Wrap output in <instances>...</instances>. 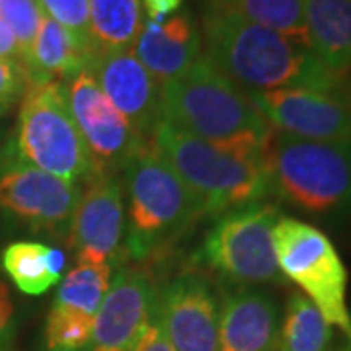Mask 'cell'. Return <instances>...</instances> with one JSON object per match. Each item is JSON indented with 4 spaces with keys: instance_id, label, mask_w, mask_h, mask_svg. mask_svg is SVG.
Masks as SVG:
<instances>
[{
    "instance_id": "1",
    "label": "cell",
    "mask_w": 351,
    "mask_h": 351,
    "mask_svg": "<svg viewBox=\"0 0 351 351\" xmlns=\"http://www.w3.org/2000/svg\"><path fill=\"white\" fill-rule=\"evenodd\" d=\"M203 38L205 57L246 92L346 88L343 78L334 75L306 43L276 29L205 10Z\"/></svg>"
},
{
    "instance_id": "2",
    "label": "cell",
    "mask_w": 351,
    "mask_h": 351,
    "mask_svg": "<svg viewBox=\"0 0 351 351\" xmlns=\"http://www.w3.org/2000/svg\"><path fill=\"white\" fill-rule=\"evenodd\" d=\"M162 119L242 156H263L274 133L248 92L223 75L205 55L186 75L162 86Z\"/></svg>"
},
{
    "instance_id": "3",
    "label": "cell",
    "mask_w": 351,
    "mask_h": 351,
    "mask_svg": "<svg viewBox=\"0 0 351 351\" xmlns=\"http://www.w3.org/2000/svg\"><path fill=\"white\" fill-rule=\"evenodd\" d=\"M125 256L147 260L172 248L193 225L209 217L203 201L184 184L151 141L125 164Z\"/></svg>"
},
{
    "instance_id": "4",
    "label": "cell",
    "mask_w": 351,
    "mask_h": 351,
    "mask_svg": "<svg viewBox=\"0 0 351 351\" xmlns=\"http://www.w3.org/2000/svg\"><path fill=\"white\" fill-rule=\"evenodd\" d=\"M263 162L269 195L318 219L351 223V147L274 129Z\"/></svg>"
},
{
    "instance_id": "5",
    "label": "cell",
    "mask_w": 351,
    "mask_h": 351,
    "mask_svg": "<svg viewBox=\"0 0 351 351\" xmlns=\"http://www.w3.org/2000/svg\"><path fill=\"white\" fill-rule=\"evenodd\" d=\"M151 143L205 205L209 217L269 195L263 156H242L160 121Z\"/></svg>"
},
{
    "instance_id": "6",
    "label": "cell",
    "mask_w": 351,
    "mask_h": 351,
    "mask_svg": "<svg viewBox=\"0 0 351 351\" xmlns=\"http://www.w3.org/2000/svg\"><path fill=\"white\" fill-rule=\"evenodd\" d=\"M8 156L71 184L94 178L86 147L71 115L63 82L51 80L25 90L16 137Z\"/></svg>"
},
{
    "instance_id": "7",
    "label": "cell",
    "mask_w": 351,
    "mask_h": 351,
    "mask_svg": "<svg viewBox=\"0 0 351 351\" xmlns=\"http://www.w3.org/2000/svg\"><path fill=\"white\" fill-rule=\"evenodd\" d=\"M281 211L258 201L217 217L195 252V260L234 287L283 285L274 246V226Z\"/></svg>"
},
{
    "instance_id": "8",
    "label": "cell",
    "mask_w": 351,
    "mask_h": 351,
    "mask_svg": "<svg viewBox=\"0 0 351 351\" xmlns=\"http://www.w3.org/2000/svg\"><path fill=\"white\" fill-rule=\"evenodd\" d=\"M274 246L283 277L301 289L328 324L346 334L351 346L348 269L332 240L314 225L279 215L274 226Z\"/></svg>"
},
{
    "instance_id": "9",
    "label": "cell",
    "mask_w": 351,
    "mask_h": 351,
    "mask_svg": "<svg viewBox=\"0 0 351 351\" xmlns=\"http://www.w3.org/2000/svg\"><path fill=\"white\" fill-rule=\"evenodd\" d=\"M78 197L76 184L8 154L0 162V215L32 232L66 242Z\"/></svg>"
},
{
    "instance_id": "10",
    "label": "cell",
    "mask_w": 351,
    "mask_h": 351,
    "mask_svg": "<svg viewBox=\"0 0 351 351\" xmlns=\"http://www.w3.org/2000/svg\"><path fill=\"white\" fill-rule=\"evenodd\" d=\"M64 96L86 147L94 176H115L137 154L147 138L117 112L86 69L64 80Z\"/></svg>"
},
{
    "instance_id": "11",
    "label": "cell",
    "mask_w": 351,
    "mask_h": 351,
    "mask_svg": "<svg viewBox=\"0 0 351 351\" xmlns=\"http://www.w3.org/2000/svg\"><path fill=\"white\" fill-rule=\"evenodd\" d=\"M248 96L279 133L351 147V94L346 88H281L248 92Z\"/></svg>"
},
{
    "instance_id": "12",
    "label": "cell",
    "mask_w": 351,
    "mask_h": 351,
    "mask_svg": "<svg viewBox=\"0 0 351 351\" xmlns=\"http://www.w3.org/2000/svg\"><path fill=\"white\" fill-rule=\"evenodd\" d=\"M123 184L117 176H94L82 189L66 244L78 263L112 265L125 256L127 219Z\"/></svg>"
},
{
    "instance_id": "13",
    "label": "cell",
    "mask_w": 351,
    "mask_h": 351,
    "mask_svg": "<svg viewBox=\"0 0 351 351\" xmlns=\"http://www.w3.org/2000/svg\"><path fill=\"white\" fill-rule=\"evenodd\" d=\"M158 287L147 269L121 267L94 318L88 351H137L154 324Z\"/></svg>"
},
{
    "instance_id": "14",
    "label": "cell",
    "mask_w": 351,
    "mask_h": 351,
    "mask_svg": "<svg viewBox=\"0 0 351 351\" xmlns=\"http://www.w3.org/2000/svg\"><path fill=\"white\" fill-rule=\"evenodd\" d=\"M154 322L176 351H217L219 304L211 283L182 274L158 289Z\"/></svg>"
},
{
    "instance_id": "15",
    "label": "cell",
    "mask_w": 351,
    "mask_h": 351,
    "mask_svg": "<svg viewBox=\"0 0 351 351\" xmlns=\"http://www.w3.org/2000/svg\"><path fill=\"white\" fill-rule=\"evenodd\" d=\"M86 71L138 135L151 141L162 121V84L145 69L133 49L94 53Z\"/></svg>"
},
{
    "instance_id": "16",
    "label": "cell",
    "mask_w": 351,
    "mask_h": 351,
    "mask_svg": "<svg viewBox=\"0 0 351 351\" xmlns=\"http://www.w3.org/2000/svg\"><path fill=\"white\" fill-rule=\"evenodd\" d=\"M279 306L262 289L226 291L219 311L217 351H276Z\"/></svg>"
},
{
    "instance_id": "17",
    "label": "cell",
    "mask_w": 351,
    "mask_h": 351,
    "mask_svg": "<svg viewBox=\"0 0 351 351\" xmlns=\"http://www.w3.org/2000/svg\"><path fill=\"white\" fill-rule=\"evenodd\" d=\"M133 53L160 84L186 75L201 59V34L188 12L164 22L145 20Z\"/></svg>"
},
{
    "instance_id": "18",
    "label": "cell",
    "mask_w": 351,
    "mask_h": 351,
    "mask_svg": "<svg viewBox=\"0 0 351 351\" xmlns=\"http://www.w3.org/2000/svg\"><path fill=\"white\" fill-rule=\"evenodd\" d=\"M304 22L314 55L346 78L351 71V0H304Z\"/></svg>"
},
{
    "instance_id": "19",
    "label": "cell",
    "mask_w": 351,
    "mask_h": 351,
    "mask_svg": "<svg viewBox=\"0 0 351 351\" xmlns=\"http://www.w3.org/2000/svg\"><path fill=\"white\" fill-rule=\"evenodd\" d=\"M88 59L86 47L71 32L43 16L29 57L24 63L29 86L51 80H69L86 69Z\"/></svg>"
},
{
    "instance_id": "20",
    "label": "cell",
    "mask_w": 351,
    "mask_h": 351,
    "mask_svg": "<svg viewBox=\"0 0 351 351\" xmlns=\"http://www.w3.org/2000/svg\"><path fill=\"white\" fill-rule=\"evenodd\" d=\"M88 2H90V57L100 51L133 49L143 27L141 2L138 0H88Z\"/></svg>"
},
{
    "instance_id": "21",
    "label": "cell",
    "mask_w": 351,
    "mask_h": 351,
    "mask_svg": "<svg viewBox=\"0 0 351 351\" xmlns=\"http://www.w3.org/2000/svg\"><path fill=\"white\" fill-rule=\"evenodd\" d=\"M205 10L237 16L308 45L304 0H205Z\"/></svg>"
},
{
    "instance_id": "22",
    "label": "cell",
    "mask_w": 351,
    "mask_h": 351,
    "mask_svg": "<svg viewBox=\"0 0 351 351\" xmlns=\"http://www.w3.org/2000/svg\"><path fill=\"white\" fill-rule=\"evenodd\" d=\"M334 326L301 291L291 293L277 332L276 351H330Z\"/></svg>"
},
{
    "instance_id": "23",
    "label": "cell",
    "mask_w": 351,
    "mask_h": 351,
    "mask_svg": "<svg viewBox=\"0 0 351 351\" xmlns=\"http://www.w3.org/2000/svg\"><path fill=\"white\" fill-rule=\"evenodd\" d=\"M47 252H49L47 244L34 240H18L2 250L0 263L16 287L25 295L36 297L47 293L53 285L61 281L51 271Z\"/></svg>"
},
{
    "instance_id": "24",
    "label": "cell",
    "mask_w": 351,
    "mask_h": 351,
    "mask_svg": "<svg viewBox=\"0 0 351 351\" xmlns=\"http://www.w3.org/2000/svg\"><path fill=\"white\" fill-rule=\"evenodd\" d=\"M112 283V265L78 263L61 281L55 302L96 318L100 304Z\"/></svg>"
},
{
    "instance_id": "25",
    "label": "cell",
    "mask_w": 351,
    "mask_h": 351,
    "mask_svg": "<svg viewBox=\"0 0 351 351\" xmlns=\"http://www.w3.org/2000/svg\"><path fill=\"white\" fill-rule=\"evenodd\" d=\"M94 318L53 302L43 326L45 351H86L92 339Z\"/></svg>"
},
{
    "instance_id": "26",
    "label": "cell",
    "mask_w": 351,
    "mask_h": 351,
    "mask_svg": "<svg viewBox=\"0 0 351 351\" xmlns=\"http://www.w3.org/2000/svg\"><path fill=\"white\" fill-rule=\"evenodd\" d=\"M43 12L38 0H0V20L12 29L20 47V61L29 57L32 43L36 39Z\"/></svg>"
},
{
    "instance_id": "27",
    "label": "cell",
    "mask_w": 351,
    "mask_h": 351,
    "mask_svg": "<svg viewBox=\"0 0 351 351\" xmlns=\"http://www.w3.org/2000/svg\"><path fill=\"white\" fill-rule=\"evenodd\" d=\"M43 16L71 32L90 55V2L88 0H38Z\"/></svg>"
},
{
    "instance_id": "28",
    "label": "cell",
    "mask_w": 351,
    "mask_h": 351,
    "mask_svg": "<svg viewBox=\"0 0 351 351\" xmlns=\"http://www.w3.org/2000/svg\"><path fill=\"white\" fill-rule=\"evenodd\" d=\"M29 86L27 73L20 59H0V115L6 113Z\"/></svg>"
},
{
    "instance_id": "29",
    "label": "cell",
    "mask_w": 351,
    "mask_h": 351,
    "mask_svg": "<svg viewBox=\"0 0 351 351\" xmlns=\"http://www.w3.org/2000/svg\"><path fill=\"white\" fill-rule=\"evenodd\" d=\"M16 338V318H14V302L10 289L0 281V351H12Z\"/></svg>"
},
{
    "instance_id": "30",
    "label": "cell",
    "mask_w": 351,
    "mask_h": 351,
    "mask_svg": "<svg viewBox=\"0 0 351 351\" xmlns=\"http://www.w3.org/2000/svg\"><path fill=\"white\" fill-rule=\"evenodd\" d=\"M137 351H176V350L172 348V343L168 341V338L164 336V332L160 330V326L154 322V324L147 330V334H145L143 341L138 343Z\"/></svg>"
},
{
    "instance_id": "31",
    "label": "cell",
    "mask_w": 351,
    "mask_h": 351,
    "mask_svg": "<svg viewBox=\"0 0 351 351\" xmlns=\"http://www.w3.org/2000/svg\"><path fill=\"white\" fill-rule=\"evenodd\" d=\"M145 6L149 12V20L164 22L168 14H174L182 6V0H145Z\"/></svg>"
},
{
    "instance_id": "32",
    "label": "cell",
    "mask_w": 351,
    "mask_h": 351,
    "mask_svg": "<svg viewBox=\"0 0 351 351\" xmlns=\"http://www.w3.org/2000/svg\"><path fill=\"white\" fill-rule=\"evenodd\" d=\"M0 59H20V47L12 29L0 20Z\"/></svg>"
},
{
    "instance_id": "33",
    "label": "cell",
    "mask_w": 351,
    "mask_h": 351,
    "mask_svg": "<svg viewBox=\"0 0 351 351\" xmlns=\"http://www.w3.org/2000/svg\"><path fill=\"white\" fill-rule=\"evenodd\" d=\"M47 262H49L51 271H53V276H57L61 279L63 276L64 267H66V256H64V252H61L59 248H51L47 252Z\"/></svg>"
},
{
    "instance_id": "34",
    "label": "cell",
    "mask_w": 351,
    "mask_h": 351,
    "mask_svg": "<svg viewBox=\"0 0 351 351\" xmlns=\"http://www.w3.org/2000/svg\"><path fill=\"white\" fill-rule=\"evenodd\" d=\"M341 351H351V346H350V343H348V346H346V348H343V350H341Z\"/></svg>"
}]
</instances>
